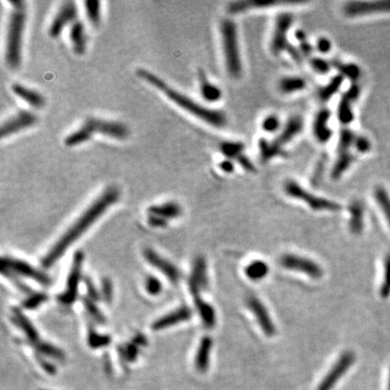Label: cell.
Returning <instances> with one entry per match:
<instances>
[{
    "label": "cell",
    "mask_w": 390,
    "mask_h": 390,
    "mask_svg": "<svg viewBox=\"0 0 390 390\" xmlns=\"http://www.w3.org/2000/svg\"><path fill=\"white\" fill-rule=\"evenodd\" d=\"M354 147L357 150V152L361 153V154H365L371 149V142H370L369 138H367L366 136L357 135L355 143H354Z\"/></svg>",
    "instance_id": "cell-49"
},
{
    "label": "cell",
    "mask_w": 390,
    "mask_h": 390,
    "mask_svg": "<svg viewBox=\"0 0 390 390\" xmlns=\"http://www.w3.org/2000/svg\"><path fill=\"white\" fill-rule=\"evenodd\" d=\"M306 81L298 76H286L282 78L278 82V89L283 94H292L299 92L306 88Z\"/></svg>",
    "instance_id": "cell-33"
},
{
    "label": "cell",
    "mask_w": 390,
    "mask_h": 390,
    "mask_svg": "<svg viewBox=\"0 0 390 390\" xmlns=\"http://www.w3.org/2000/svg\"><path fill=\"white\" fill-rule=\"evenodd\" d=\"M12 92L16 96L26 102L31 107L42 108L45 104V99L40 92L20 83H14L11 86Z\"/></svg>",
    "instance_id": "cell-25"
},
{
    "label": "cell",
    "mask_w": 390,
    "mask_h": 390,
    "mask_svg": "<svg viewBox=\"0 0 390 390\" xmlns=\"http://www.w3.org/2000/svg\"><path fill=\"white\" fill-rule=\"evenodd\" d=\"M280 123L278 117L275 115H268L265 117V119L262 121V129L267 133H274L277 130H279Z\"/></svg>",
    "instance_id": "cell-45"
},
{
    "label": "cell",
    "mask_w": 390,
    "mask_h": 390,
    "mask_svg": "<svg viewBox=\"0 0 390 390\" xmlns=\"http://www.w3.org/2000/svg\"><path fill=\"white\" fill-rule=\"evenodd\" d=\"M86 285L87 289H88V294H89L90 298L92 299V300H98V299L100 298L99 292L97 291L95 286H94V284H92V282L91 280H86Z\"/></svg>",
    "instance_id": "cell-54"
},
{
    "label": "cell",
    "mask_w": 390,
    "mask_h": 390,
    "mask_svg": "<svg viewBox=\"0 0 390 390\" xmlns=\"http://www.w3.org/2000/svg\"><path fill=\"white\" fill-rule=\"evenodd\" d=\"M182 213V208L176 202H165L161 205H154L148 208V215H154L164 220L174 219L180 216Z\"/></svg>",
    "instance_id": "cell-31"
},
{
    "label": "cell",
    "mask_w": 390,
    "mask_h": 390,
    "mask_svg": "<svg viewBox=\"0 0 390 390\" xmlns=\"http://www.w3.org/2000/svg\"><path fill=\"white\" fill-rule=\"evenodd\" d=\"M259 149H260V159L264 163H266L272 159L284 157L286 155V152L284 147L276 144L274 140L268 141L265 138H261L259 142Z\"/></svg>",
    "instance_id": "cell-29"
},
{
    "label": "cell",
    "mask_w": 390,
    "mask_h": 390,
    "mask_svg": "<svg viewBox=\"0 0 390 390\" xmlns=\"http://www.w3.org/2000/svg\"><path fill=\"white\" fill-rule=\"evenodd\" d=\"M193 297L204 326L209 329L214 327L216 324V313L214 308L210 303L202 299L200 295H194Z\"/></svg>",
    "instance_id": "cell-30"
},
{
    "label": "cell",
    "mask_w": 390,
    "mask_h": 390,
    "mask_svg": "<svg viewBox=\"0 0 390 390\" xmlns=\"http://www.w3.org/2000/svg\"><path fill=\"white\" fill-rule=\"evenodd\" d=\"M332 66L338 70L342 76L347 77L353 82L357 81L361 76V69L355 63H342L341 61L334 60L332 62Z\"/></svg>",
    "instance_id": "cell-36"
},
{
    "label": "cell",
    "mask_w": 390,
    "mask_h": 390,
    "mask_svg": "<svg viewBox=\"0 0 390 390\" xmlns=\"http://www.w3.org/2000/svg\"><path fill=\"white\" fill-rule=\"evenodd\" d=\"M361 94V89L356 83H353L348 89L339 103L337 110L338 120L343 125L350 124L354 119V113L352 111V104L358 100Z\"/></svg>",
    "instance_id": "cell-16"
},
{
    "label": "cell",
    "mask_w": 390,
    "mask_h": 390,
    "mask_svg": "<svg viewBox=\"0 0 390 390\" xmlns=\"http://www.w3.org/2000/svg\"><path fill=\"white\" fill-rule=\"evenodd\" d=\"M102 294L106 302H111L112 299V284L110 280L105 279L102 283Z\"/></svg>",
    "instance_id": "cell-52"
},
{
    "label": "cell",
    "mask_w": 390,
    "mask_h": 390,
    "mask_svg": "<svg viewBox=\"0 0 390 390\" xmlns=\"http://www.w3.org/2000/svg\"><path fill=\"white\" fill-rule=\"evenodd\" d=\"M293 22L294 15L291 13L283 12L277 15L270 42V50L274 55H279L280 53L286 52L295 63H301L303 61L302 53L287 40V34Z\"/></svg>",
    "instance_id": "cell-6"
},
{
    "label": "cell",
    "mask_w": 390,
    "mask_h": 390,
    "mask_svg": "<svg viewBox=\"0 0 390 390\" xmlns=\"http://www.w3.org/2000/svg\"><path fill=\"white\" fill-rule=\"evenodd\" d=\"M380 294L383 299L389 298L390 296V254L386 256L384 260L383 280L380 289Z\"/></svg>",
    "instance_id": "cell-41"
},
{
    "label": "cell",
    "mask_w": 390,
    "mask_h": 390,
    "mask_svg": "<svg viewBox=\"0 0 390 390\" xmlns=\"http://www.w3.org/2000/svg\"><path fill=\"white\" fill-rule=\"evenodd\" d=\"M344 77L341 74L336 75L332 78L330 82H328L325 86L322 87L318 91V97L322 101H327L332 98L333 95L337 93L338 91L342 86Z\"/></svg>",
    "instance_id": "cell-35"
},
{
    "label": "cell",
    "mask_w": 390,
    "mask_h": 390,
    "mask_svg": "<svg viewBox=\"0 0 390 390\" xmlns=\"http://www.w3.org/2000/svg\"><path fill=\"white\" fill-rule=\"evenodd\" d=\"M88 342H89V345L93 349H98V348H102V347L107 346L108 344H110L111 338L108 335L100 334L94 329L90 328Z\"/></svg>",
    "instance_id": "cell-42"
},
{
    "label": "cell",
    "mask_w": 390,
    "mask_h": 390,
    "mask_svg": "<svg viewBox=\"0 0 390 390\" xmlns=\"http://www.w3.org/2000/svg\"><path fill=\"white\" fill-rule=\"evenodd\" d=\"M388 390H390V376H389V383H388Z\"/></svg>",
    "instance_id": "cell-58"
},
{
    "label": "cell",
    "mask_w": 390,
    "mask_h": 390,
    "mask_svg": "<svg viewBox=\"0 0 390 390\" xmlns=\"http://www.w3.org/2000/svg\"><path fill=\"white\" fill-rule=\"evenodd\" d=\"M350 231L354 235H360L364 229V206L361 201L355 200L350 204Z\"/></svg>",
    "instance_id": "cell-27"
},
{
    "label": "cell",
    "mask_w": 390,
    "mask_h": 390,
    "mask_svg": "<svg viewBox=\"0 0 390 390\" xmlns=\"http://www.w3.org/2000/svg\"><path fill=\"white\" fill-rule=\"evenodd\" d=\"M299 51L301 52L302 54H303V56H309L313 53V46L306 40V41H303V42L300 43Z\"/></svg>",
    "instance_id": "cell-55"
},
{
    "label": "cell",
    "mask_w": 390,
    "mask_h": 390,
    "mask_svg": "<svg viewBox=\"0 0 390 390\" xmlns=\"http://www.w3.org/2000/svg\"><path fill=\"white\" fill-rule=\"evenodd\" d=\"M219 166L225 173H232L234 171V164H233V162L231 161V159L223 160L222 163H220Z\"/></svg>",
    "instance_id": "cell-56"
},
{
    "label": "cell",
    "mask_w": 390,
    "mask_h": 390,
    "mask_svg": "<svg viewBox=\"0 0 390 390\" xmlns=\"http://www.w3.org/2000/svg\"><path fill=\"white\" fill-rule=\"evenodd\" d=\"M247 305L251 309V312L254 313L258 323L265 335L268 337L274 335L275 327L274 323L270 317L267 309L265 308V305L260 299L257 298L255 295H251L247 299Z\"/></svg>",
    "instance_id": "cell-15"
},
{
    "label": "cell",
    "mask_w": 390,
    "mask_h": 390,
    "mask_svg": "<svg viewBox=\"0 0 390 390\" xmlns=\"http://www.w3.org/2000/svg\"><path fill=\"white\" fill-rule=\"evenodd\" d=\"M38 360L39 362H40V364H41V366L43 367V369H44L45 371H47L48 373L53 374V373L55 372V368H54V366H53V364L48 363V362H46V361H43L41 358H38Z\"/></svg>",
    "instance_id": "cell-57"
},
{
    "label": "cell",
    "mask_w": 390,
    "mask_h": 390,
    "mask_svg": "<svg viewBox=\"0 0 390 390\" xmlns=\"http://www.w3.org/2000/svg\"><path fill=\"white\" fill-rule=\"evenodd\" d=\"M374 197L377 201L378 205L381 208V212H383L387 222H389L390 227V196L385 188L378 186L374 190Z\"/></svg>",
    "instance_id": "cell-37"
},
{
    "label": "cell",
    "mask_w": 390,
    "mask_h": 390,
    "mask_svg": "<svg viewBox=\"0 0 390 390\" xmlns=\"http://www.w3.org/2000/svg\"><path fill=\"white\" fill-rule=\"evenodd\" d=\"M84 8L87 17L93 25L101 23V3L99 0H86L84 1Z\"/></svg>",
    "instance_id": "cell-39"
},
{
    "label": "cell",
    "mask_w": 390,
    "mask_h": 390,
    "mask_svg": "<svg viewBox=\"0 0 390 390\" xmlns=\"http://www.w3.org/2000/svg\"><path fill=\"white\" fill-rule=\"evenodd\" d=\"M244 148V144L236 141H225L222 142L220 145V149L222 154L225 155L227 159L231 160H237L239 156L243 154Z\"/></svg>",
    "instance_id": "cell-38"
},
{
    "label": "cell",
    "mask_w": 390,
    "mask_h": 390,
    "mask_svg": "<svg viewBox=\"0 0 390 390\" xmlns=\"http://www.w3.org/2000/svg\"><path fill=\"white\" fill-rule=\"evenodd\" d=\"M84 255L82 251H78L73 257L72 267L67 278L66 289L62 294H59L58 301L65 305L72 304L77 298L78 286L82 275V264Z\"/></svg>",
    "instance_id": "cell-8"
},
{
    "label": "cell",
    "mask_w": 390,
    "mask_h": 390,
    "mask_svg": "<svg viewBox=\"0 0 390 390\" xmlns=\"http://www.w3.org/2000/svg\"><path fill=\"white\" fill-rule=\"evenodd\" d=\"M310 65L313 68V71H315L319 74H327L332 67V63H329L325 59L320 57L311 58Z\"/></svg>",
    "instance_id": "cell-44"
},
{
    "label": "cell",
    "mask_w": 390,
    "mask_h": 390,
    "mask_svg": "<svg viewBox=\"0 0 390 390\" xmlns=\"http://www.w3.org/2000/svg\"><path fill=\"white\" fill-rule=\"evenodd\" d=\"M220 31L227 72L231 77L238 79L242 74V62L236 24L229 18L223 19Z\"/></svg>",
    "instance_id": "cell-5"
},
{
    "label": "cell",
    "mask_w": 390,
    "mask_h": 390,
    "mask_svg": "<svg viewBox=\"0 0 390 390\" xmlns=\"http://www.w3.org/2000/svg\"><path fill=\"white\" fill-rule=\"evenodd\" d=\"M69 37L74 53L79 55L85 53L87 46L86 30L82 21L77 19L70 25Z\"/></svg>",
    "instance_id": "cell-24"
},
{
    "label": "cell",
    "mask_w": 390,
    "mask_h": 390,
    "mask_svg": "<svg viewBox=\"0 0 390 390\" xmlns=\"http://www.w3.org/2000/svg\"><path fill=\"white\" fill-rule=\"evenodd\" d=\"M212 349V339L209 336H205L201 340L199 344L197 354L195 358V366L199 372L204 373L208 371L210 364V358Z\"/></svg>",
    "instance_id": "cell-28"
},
{
    "label": "cell",
    "mask_w": 390,
    "mask_h": 390,
    "mask_svg": "<svg viewBox=\"0 0 390 390\" xmlns=\"http://www.w3.org/2000/svg\"><path fill=\"white\" fill-rule=\"evenodd\" d=\"M269 267L268 265L262 260L252 261L251 264L246 267V275L252 281H260L265 278L268 274Z\"/></svg>",
    "instance_id": "cell-34"
},
{
    "label": "cell",
    "mask_w": 390,
    "mask_h": 390,
    "mask_svg": "<svg viewBox=\"0 0 390 390\" xmlns=\"http://www.w3.org/2000/svg\"><path fill=\"white\" fill-rule=\"evenodd\" d=\"M138 347L136 344H127L121 354L128 362H133L138 355Z\"/></svg>",
    "instance_id": "cell-48"
},
{
    "label": "cell",
    "mask_w": 390,
    "mask_h": 390,
    "mask_svg": "<svg viewBox=\"0 0 390 390\" xmlns=\"http://www.w3.org/2000/svg\"><path fill=\"white\" fill-rule=\"evenodd\" d=\"M138 77L144 80L150 85H153L160 92H163L169 100L173 101L177 106L187 111L190 114L196 117L199 120L206 122L209 125L215 128H223L227 124V118L222 111L212 110L207 107L203 106L198 103L190 97L184 95L182 92H178L169 86L163 79L158 77L153 72L145 69H138L136 71Z\"/></svg>",
    "instance_id": "cell-2"
},
{
    "label": "cell",
    "mask_w": 390,
    "mask_h": 390,
    "mask_svg": "<svg viewBox=\"0 0 390 390\" xmlns=\"http://www.w3.org/2000/svg\"><path fill=\"white\" fill-rule=\"evenodd\" d=\"M148 223L153 227H164L166 225L167 221L158 216L148 215Z\"/></svg>",
    "instance_id": "cell-53"
},
{
    "label": "cell",
    "mask_w": 390,
    "mask_h": 390,
    "mask_svg": "<svg viewBox=\"0 0 390 390\" xmlns=\"http://www.w3.org/2000/svg\"><path fill=\"white\" fill-rule=\"evenodd\" d=\"M144 255L151 265H154L155 268L160 270L165 276H167V278L171 281V283H173V284L178 283L182 274L175 265H173L171 262H169L168 260L159 256L153 250L146 249L144 251Z\"/></svg>",
    "instance_id": "cell-17"
},
{
    "label": "cell",
    "mask_w": 390,
    "mask_h": 390,
    "mask_svg": "<svg viewBox=\"0 0 390 390\" xmlns=\"http://www.w3.org/2000/svg\"><path fill=\"white\" fill-rule=\"evenodd\" d=\"M343 12L348 17H360L379 13H390V1L349 2L344 5Z\"/></svg>",
    "instance_id": "cell-13"
},
{
    "label": "cell",
    "mask_w": 390,
    "mask_h": 390,
    "mask_svg": "<svg viewBox=\"0 0 390 390\" xmlns=\"http://www.w3.org/2000/svg\"><path fill=\"white\" fill-rule=\"evenodd\" d=\"M332 47V42L326 37H321L319 40H317L316 49L319 53H328L331 51Z\"/></svg>",
    "instance_id": "cell-51"
},
{
    "label": "cell",
    "mask_w": 390,
    "mask_h": 390,
    "mask_svg": "<svg viewBox=\"0 0 390 390\" xmlns=\"http://www.w3.org/2000/svg\"><path fill=\"white\" fill-rule=\"evenodd\" d=\"M303 2L298 1H277V0H246L237 1L231 3L228 6V11L231 14H240L245 11L255 8H267L277 5H292V4H303Z\"/></svg>",
    "instance_id": "cell-18"
},
{
    "label": "cell",
    "mask_w": 390,
    "mask_h": 390,
    "mask_svg": "<svg viewBox=\"0 0 390 390\" xmlns=\"http://www.w3.org/2000/svg\"><path fill=\"white\" fill-rule=\"evenodd\" d=\"M355 360L356 356L353 352L349 351L343 352L338 359L336 363L323 378V381H321L317 390H332V388L336 385L338 381L341 380L342 376L353 365Z\"/></svg>",
    "instance_id": "cell-11"
},
{
    "label": "cell",
    "mask_w": 390,
    "mask_h": 390,
    "mask_svg": "<svg viewBox=\"0 0 390 390\" xmlns=\"http://www.w3.org/2000/svg\"><path fill=\"white\" fill-rule=\"evenodd\" d=\"M2 272L5 273H14L25 277L37 281L39 284L48 285L51 284V279L42 271L34 268L33 265L27 262L17 259L4 258L2 260Z\"/></svg>",
    "instance_id": "cell-9"
},
{
    "label": "cell",
    "mask_w": 390,
    "mask_h": 390,
    "mask_svg": "<svg viewBox=\"0 0 390 390\" xmlns=\"http://www.w3.org/2000/svg\"><path fill=\"white\" fill-rule=\"evenodd\" d=\"M357 135L350 129H343L340 132L338 140V152L351 151L352 146H354Z\"/></svg>",
    "instance_id": "cell-40"
},
{
    "label": "cell",
    "mask_w": 390,
    "mask_h": 390,
    "mask_svg": "<svg viewBox=\"0 0 390 390\" xmlns=\"http://www.w3.org/2000/svg\"><path fill=\"white\" fill-rule=\"evenodd\" d=\"M12 5L10 11L5 43V62L12 69L19 67L22 58V41L26 19L25 3L24 1H9Z\"/></svg>",
    "instance_id": "cell-4"
},
{
    "label": "cell",
    "mask_w": 390,
    "mask_h": 390,
    "mask_svg": "<svg viewBox=\"0 0 390 390\" xmlns=\"http://www.w3.org/2000/svg\"><path fill=\"white\" fill-rule=\"evenodd\" d=\"M192 317V310L187 306H182L173 312L159 318L152 324L154 331H160L173 326L177 323H183Z\"/></svg>",
    "instance_id": "cell-20"
},
{
    "label": "cell",
    "mask_w": 390,
    "mask_h": 390,
    "mask_svg": "<svg viewBox=\"0 0 390 390\" xmlns=\"http://www.w3.org/2000/svg\"><path fill=\"white\" fill-rule=\"evenodd\" d=\"M330 118V111L323 109L318 112L313 121V135L320 143H326L332 136V131L329 126Z\"/></svg>",
    "instance_id": "cell-21"
},
{
    "label": "cell",
    "mask_w": 390,
    "mask_h": 390,
    "mask_svg": "<svg viewBox=\"0 0 390 390\" xmlns=\"http://www.w3.org/2000/svg\"><path fill=\"white\" fill-rule=\"evenodd\" d=\"M284 192L290 197L297 199L305 202L308 206L314 211H328V212H338L341 210V205L337 202H332L328 199L318 197L313 193H309L304 188L294 181H287L284 183Z\"/></svg>",
    "instance_id": "cell-7"
},
{
    "label": "cell",
    "mask_w": 390,
    "mask_h": 390,
    "mask_svg": "<svg viewBox=\"0 0 390 390\" xmlns=\"http://www.w3.org/2000/svg\"><path fill=\"white\" fill-rule=\"evenodd\" d=\"M325 165H326V159H321L316 168L314 170V172H313V177H312V183L313 185H317L321 182Z\"/></svg>",
    "instance_id": "cell-50"
},
{
    "label": "cell",
    "mask_w": 390,
    "mask_h": 390,
    "mask_svg": "<svg viewBox=\"0 0 390 390\" xmlns=\"http://www.w3.org/2000/svg\"><path fill=\"white\" fill-rule=\"evenodd\" d=\"M78 8L74 1H65L60 5L56 14L53 16L48 29L51 37H57L62 34L68 24H72L77 20Z\"/></svg>",
    "instance_id": "cell-10"
},
{
    "label": "cell",
    "mask_w": 390,
    "mask_h": 390,
    "mask_svg": "<svg viewBox=\"0 0 390 390\" xmlns=\"http://www.w3.org/2000/svg\"><path fill=\"white\" fill-rule=\"evenodd\" d=\"M145 288L146 291L152 295L158 294L162 290V284L156 277L154 276H147L145 279Z\"/></svg>",
    "instance_id": "cell-47"
},
{
    "label": "cell",
    "mask_w": 390,
    "mask_h": 390,
    "mask_svg": "<svg viewBox=\"0 0 390 390\" xmlns=\"http://www.w3.org/2000/svg\"><path fill=\"white\" fill-rule=\"evenodd\" d=\"M280 265L286 269L294 270L307 274L314 279L323 276L322 267L312 260L300 256L284 255L279 260Z\"/></svg>",
    "instance_id": "cell-12"
},
{
    "label": "cell",
    "mask_w": 390,
    "mask_h": 390,
    "mask_svg": "<svg viewBox=\"0 0 390 390\" xmlns=\"http://www.w3.org/2000/svg\"><path fill=\"white\" fill-rule=\"evenodd\" d=\"M303 119L300 116H293L286 121L279 135L274 140L280 146L284 147L285 144L291 142L296 135H298L303 130Z\"/></svg>",
    "instance_id": "cell-22"
},
{
    "label": "cell",
    "mask_w": 390,
    "mask_h": 390,
    "mask_svg": "<svg viewBox=\"0 0 390 390\" xmlns=\"http://www.w3.org/2000/svg\"><path fill=\"white\" fill-rule=\"evenodd\" d=\"M198 79L200 84V92L203 100L209 102H216L222 99V90L208 79L206 73L202 69L198 71Z\"/></svg>",
    "instance_id": "cell-26"
},
{
    "label": "cell",
    "mask_w": 390,
    "mask_h": 390,
    "mask_svg": "<svg viewBox=\"0 0 390 390\" xmlns=\"http://www.w3.org/2000/svg\"><path fill=\"white\" fill-rule=\"evenodd\" d=\"M36 122L37 117L34 115L33 112L27 111H19L2 123L0 129L1 137L4 138L5 136L15 134L21 130L35 125Z\"/></svg>",
    "instance_id": "cell-14"
},
{
    "label": "cell",
    "mask_w": 390,
    "mask_h": 390,
    "mask_svg": "<svg viewBox=\"0 0 390 390\" xmlns=\"http://www.w3.org/2000/svg\"><path fill=\"white\" fill-rule=\"evenodd\" d=\"M83 304H84L89 314L96 321L97 323H105V317H104L103 313H101L100 309L97 307L95 303H93V300L85 297L83 299Z\"/></svg>",
    "instance_id": "cell-43"
},
{
    "label": "cell",
    "mask_w": 390,
    "mask_h": 390,
    "mask_svg": "<svg viewBox=\"0 0 390 390\" xmlns=\"http://www.w3.org/2000/svg\"><path fill=\"white\" fill-rule=\"evenodd\" d=\"M120 198V192L114 186H110L97 198L94 202L88 207L86 211L79 217L60 240L53 245L51 251L42 260V265L45 268H49L55 264L68 248L77 241L85 231L92 226L100 217L112 206Z\"/></svg>",
    "instance_id": "cell-1"
},
{
    "label": "cell",
    "mask_w": 390,
    "mask_h": 390,
    "mask_svg": "<svg viewBox=\"0 0 390 390\" xmlns=\"http://www.w3.org/2000/svg\"><path fill=\"white\" fill-rule=\"evenodd\" d=\"M189 287L193 296L200 295L202 290L208 287L207 265L203 258H198L194 262Z\"/></svg>",
    "instance_id": "cell-19"
},
{
    "label": "cell",
    "mask_w": 390,
    "mask_h": 390,
    "mask_svg": "<svg viewBox=\"0 0 390 390\" xmlns=\"http://www.w3.org/2000/svg\"><path fill=\"white\" fill-rule=\"evenodd\" d=\"M48 299V296L45 294L42 293H36V294H31L28 298L24 301L23 305L25 309L37 308L41 303H44Z\"/></svg>",
    "instance_id": "cell-46"
},
{
    "label": "cell",
    "mask_w": 390,
    "mask_h": 390,
    "mask_svg": "<svg viewBox=\"0 0 390 390\" xmlns=\"http://www.w3.org/2000/svg\"><path fill=\"white\" fill-rule=\"evenodd\" d=\"M95 134L123 140L130 135V130L124 123L120 121L88 118L79 129L64 138V144L67 146H76L89 141Z\"/></svg>",
    "instance_id": "cell-3"
},
{
    "label": "cell",
    "mask_w": 390,
    "mask_h": 390,
    "mask_svg": "<svg viewBox=\"0 0 390 390\" xmlns=\"http://www.w3.org/2000/svg\"><path fill=\"white\" fill-rule=\"evenodd\" d=\"M12 319H13L14 323H15V324L24 332L27 341L30 342V344L34 347V349H37L43 341L39 336L36 329L34 328V325L29 321L24 313H21L17 309H14L13 311Z\"/></svg>",
    "instance_id": "cell-23"
},
{
    "label": "cell",
    "mask_w": 390,
    "mask_h": 390,
    "mask_svg": "<svg viewBox=\"0 0 390 390\" xmlns=\"http://www.w3.org/2000/svg\"><path fill=\"white\" fill-rule=\"evenodd\" d=\"M337 159L333 164L332 173H331V176L333 180L341 178L342 174L352 166L355 160V156L352 154L351 151L337 152Z\"/></svg>",
    "instance_id": "cell-32"
}]
</instances>
